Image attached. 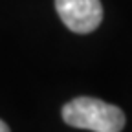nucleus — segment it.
<instances>
[{"label": "nucleus", "instance_id": "obj_2", "mask_svg": "<svg viewBox=\"0 0 132 132\" xmlns=\"http://www.w3.org/2000/svg\"><path fill=\"white\" fill-rule=\"evenodd\" d=\"M59 19L73 33H92L103 20V6L99 0H55Z\"/></svg>", "mask_w": 132, "mask_h": 132}, {"label": "nucleus", "instance_id": "obj_1", "mask_svg": "<svg viewBox=\"0 0 132 132\" xmlns=\"http://www.w3.org/2000/svg\"><path fill=\"white\" fill-rule=\"evenodd\" d=\"M62 119L70 127L92 132H121L125 127V114L95 97L72 99L62 106Z\"/></svg>", "mask_w": 132, "mask_h": 132}, {"label": "nucleus", "instance_id": "obj_3", "mask_svg": "<svg viewBox=\"0 0 132 132\" xmlns=\"http://www.w3.org/2000/svg\"><path fill=\"white\" fill-rule=\"evenodd\" d=\"M0 132H11V130H9V127H7L2 119H0Z\"/></svg>", "mask_w": 132, "mask_h": 132}]
</instances>
